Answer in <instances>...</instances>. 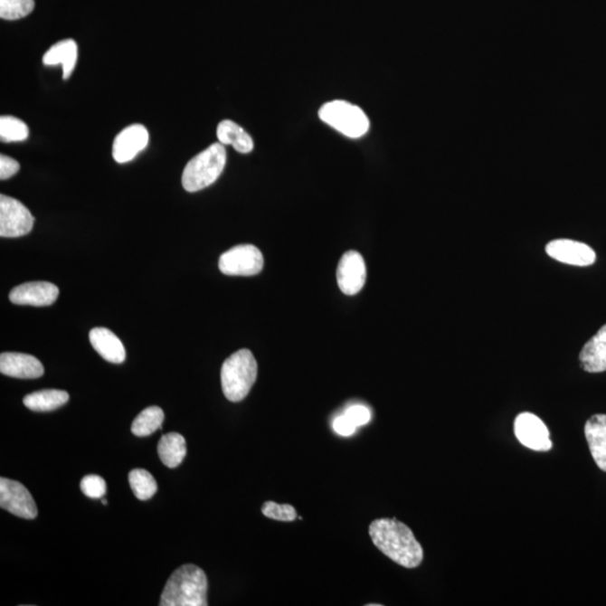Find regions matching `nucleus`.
Here are the masks:
<instances>
[{
    "instance_id": "1",
    "label": "nucleus",
    "mask_w": 606,
    "mask_h": 606,
    "mask_svg": "<svg viewBox=\"0 0 606 606\" xmlns=\"http://www.w3.org/2000/svg\"><path fill=\"white\" fill-rule=\"evenodd\" d=\"M373 544L400 566L416 568L422 563L423 550L412 530L396 519H377L368 528Z\"/></svg>"
},
{
    "instance_id": "2",
    "label": "nucleus",
    "mask_w": 606,
    "mask_h": 606,
    "mask_svg": "<svg viewBox=\"0 0 606 606\" xmlns=\"http://www.w3.org/2000/svg\"><path fill=\"white\" fill-rule=\"evenodd\" d=\"M208 581L202 568L188 563L178 568L166 582L161 606H207Z\"/></svg>"
},
{
    "instance_id": "3",
    "label": "nucleus",
    "mask_w": 606,
    "mask_h": 606,
    "mask_svg": "<svg viewBox=\"0 0 606 606\" xmlns=\"http://www.w3.org/2000/svg\"><path fill=\"white\" fill-rule=\"evenodd\" d=\"M222 388L231 402H241L249 395L258 379V362L249 349L232 354L223 364Z\"/></svg>"
},
{
    "instance_id": "4",
    "label": "nucleus",
    "mask_w": 606,
    "mask_h": 606,
    "mask_svg": "<svg viewBox=\"0 0 606 606\" xmlns=\"http://www.w3.org/2000/svg\"><path fill=\"white\" fill-rule=\"evenodd\" d=\"M227 153L222 143H214L198 156L191 158L182 174V185L188 193L207 188L225 169Z\"/></svg>"
},
{
    "instance_id": "5",
    "label": "nucleus",
    "mask_w": 606,
    "mask_h": 606,
    "mask_svg": "<svg viewBox=\"0 0 606 606\" xmlns=\"http://www.w3.org/2000/svg\"><path fill=\"white\" fill-rule=\"evenodd\" d=\"M319 118L345 137L360 138L370 128V120L360 107L344 100L327 102L319 110Z\"/></svg>"
},
{
    "instance_id": "6",
    "label": "nucleus",
    "mask_w": 606,
    "mask_h": 606,
    "mask_svg": "<svg viewBox=\"0 0 606 606\" xmlns=\"http://www.w3.org/2000/svg\"><path fill=\"white\" fill-rule=\"evenodd\" d=\"M34 217L18 200L0 195V236L17 239L29 234L34 226Z\"/></svg>"
},
{
    "instance_id": "7",
    "label": "nucleus",
    "mask_w": 606,
    "mask_h": 606,
    "mask_svg": "<svg viewBox=\"0 0 606 606\" xmlns=\"http://www.w3.org/2000/svg\"><path fill=\"white\" fill-rule=\"evenodd\" d=\"M263 267V254L254 245L232 247L219 259V270L225 275L251 277L262 271Z\"/></svg>"
},
{
    "instance_id": "8",
    "label": "nucleus",
    "mask_w": 606,
    "mask_h": 606,
    "mask_svg": "<svg viewBox=\"0 0 606 606\" xmlns=\"http://www.w3.org/2000/svg\"><path fill=\"white\" fill-rule=\"evenodd\" d=\"M0 507L22 519L33 520L37 516V507L29 489L13 479L0 478Z\"/></svg>"
},
{
    "instance_id": "9",
    "label": "nucleus",
    "mask_w": 606,
    "mask_h": 606,
    "mask_svg": "<svg viewBox=\"0 0 606 606\" xmlns=\"http://www.w3.org/2000/svg\"><path fill=\"white\" fill-rule=\"evenodd\" d=\"M515 432L521 444L529 450L537 451L552 450L553 444L549 440L548 428L542 419L534 413H520L515 421Z\"/></svg>"
},
{
    "instance_id": "10",
    "label": "nucleus",
    "mask_w": 606,
    "mask_h": 606,
    "mask_svg": "<svg viewBox=\"0 0 606 606\" xmlns=\"http://www.w3.org/2000/svg\"><path fill=\"white\" fill-rule=\"evenodd\" d=\"M150 142V134L146 126L133 124L124 128L116 137L113 144V157L118 163L134 160L139 153L146 150Z\"/></svg>"
},
{
    "instance_id": "11",
    "label": "nucleus",
    "mask_w": 606,
    "mask_h": 606,
    "mask_svg": "<svg viewBox=\"0 0 606 606\" xmlns=\"http://www.w3.org/2000/svg\"><path fill=\"white\" fill-rule=\"evenodd\" d=\"M366 282V265L363 256L355 251L343 255L337 268V283L345 295H357Z\"/></svg>"
},
{
    "instance_id": "12",
    "label": "nucleus",
    "mask_w": 606,
    "mask_h": 606,
    "mask_svg": "<svg viewBox=\"0 0 606 606\" xmlns=\"http://www.w3.org/2000/svg\"><path fill=\"white\" fill-rule=\"evenodd\" d=\"M545 251L550 258L558 262L575 267H589L594 264L596 254L593 249L584 242L572 240H554L545 246Z\"/></svg>"
},
{
    "instance_id": "13",
    "label": "nucleus",
    "mask_w": 606,
    "mask_h": 606,
    "mask_svg": "<svg viewBox=\"0 0 606 606\" xmlns=\"http://www.w3.org/2000/svg\"><path fill=\"white\" fill-rule=\"evenodd\" d=\"M59 288L53 283L39 281L21 284L9 293L14 305L48 307L59 298Z\"/></svg>"
},
{
    "instance_id": "14",
    "label": "nucleus",
    "mask_w": 606,
    "mask_h": 606,
    "mask_svg": "<svg viewBox=\"0 0 606 606\" xmlns=\"http://www.w3.org/2000/svg\"><path fill=\"white\" fill-rule=\"evenodd\" d=\"M0 372L16 379H39L44 374V367L36 357L27 354L3 353L0 355Z\"/></svg>"
},
{
    "instance_id": "15",
    "label": "nucleus",
    "mask_w": 606,
    "mask_h": 606,
    "mask_svg": "<svg viewBox=\"0 0 606 606\" xmlns=\"http://www.w3.org/2000/svg\"><path fill=\"white\" fill-rule=\"evenodd\" d=\"M90 340L95 351L107 362L121 364L125 361L124 345L111 330L93 328L90 333Z\"/></svg>"
},
{
    "instance_id": "16",
    "label": "nucleus",
    "mask_w": 606,
    "mask_h": 606,
    "mask_svg": "<svg viewBox=\"0 0 606 606\" xmlns=\"http://www.w3.org/2000/svg\"><path fill=\"white\" fill-rule=\"evenodd\" d=\"M585 437L592 457L600 469L606 472V414H595L585 424Z\"/></svg>"
},
{
    "instance_id": "17",
    "label": "nucleus",
    "mask_w": 606,
    "mask_h": 606,
    "mask_svg": "<svg viewBox=\"0 0 606 606\" xmlns=\"http://www.w3.org/2000/svg\"><path fill=\"white\" fill-rule=\"evenodd\" d=\"M580 361L582 370L586 372L606 371V325L584 345Z\"/></svg>"
},
{
    "instance_id": "18",
    "label": "nucleus",
    "mask_w": 606,
    "mask_h": 606,
    "mask_svg": "<svg viewBox=\"0 0 606 606\" xmlns=\"http://www.w3.org/2000/svg\"><path fill=\"white\" fill-rule=\"evenodd\" d=\"M43 64L48 67L61 64L63 69V79L68 80L71 76L78 61V45L71 39L58 42L46 51L43 55Z\"/></svg>"
},
{
    "instance_id": "19",
    "label": "nucleus",
    "mask_w": 606,
    "mask_h": 606,
    "mask_svg": "<svg viewBox=\"0 0 606 606\" xmlns=\"http://www.w3.org/2000/svg\"><path fill=\"white\" fill-rule=\"evenodd\" d=\"M217 137L223 146H232L237 152L247 154L253 151V138L235 121H221L217 128Z\"/></svg>"
},
{
    "instance_id": "20",
    "label": "nucleus",
    "mask_w": 606,
    "mask_h": 606,
    "mask_svg": "<svg viewBox=\"0 0 606 606\" xmlns=\"http://www.w3.org/2000/svg\"><path fill=\"white\" fill-rule=\"evenodd\" d=\"M157 453L160 456L162 463L166 468H178L186 455L185 437L178 432H170L163 435L157 444Z\"/></svg>"
},
{
    "instance_id": "21",
    "label": "nucleus",
    "mask_w": 606,
    "mask_h": 606,
    "mask_svg": "<svg viewBox=\"0 0 606 606\" xmlns=\"http://www.w3.org/2000/svg\"><path fill=\"white\" fill-rule=\"evenodd\" d=\"M70 399L69 393L61 390H43L23 399L26 408L35 412H49L62 407Z\"/></svg>"
},
{
    "instance_id": "22",
    "label": "nucleus",
    "mask_w": 606,
    "mask_h": 606,
    "mask_svg": "<svg viewBox=\"0 0 606 606\" xmlns=\"http://www.w3.org/2000/svg\"><path fill=\"white\" fill-rule=\"evenodd\" d=\"M165 421V412L161 408L153 405L143 410L132 424V432L137 437H147L162 428Z\"/></svg>"
},
{
    "instance_id": "23",
    "label": "nucleus",
    "mask_w": 606,
    "mask_h": 606,
    "mask_svg": "<svg viewBox=\"0 0 606 606\" xmlns=\"http://www.w3.org/2000/svg\"><path fill=\"white\" fill-rule=\"evenodd\" d=\"M130 488L133 489L135 497L141 501L150 500L157 492V483L146 469H133L128 475Z\"/></svg>"
},
{
    "instance_id": "24",
    "label": "nucleus",
    "mask_w": 606,
    "mask_h": 606,
    "mask_svg": "<svg viewBox=\"0 0 606 606\" xmlns=\"http://www.w3.org/2000/svg\"><path fill=\"white\" fill-rule=\"evenodd\" d=\"M29 135L30 128L25 121L14 118V116H2V118H0V138H2V142H23L29 137Z\"/></svg>"
},
{
    "instance_id": "25",
    "label": "nucleus",
    "mask_w": 606,
    "mask_h": 606,
    "mask_svg": "<svg viewBox=\"0 0 606 606\" xmlns=\"http://www.w3.org/2000/svg\"><path fill=\"white\" fill-rule=\"evenodd\" d=\"M34 6V0H0V17L6 21L21 20L30 15Z\"/></svg>"
},
{
    "instance_id": "26",
    "label": "nucleus",
    "mask_w": 606,
    "mask_h": 606,
    "mask_svg": "<svg viewBox=\"0 0 606 606\" xmlns=\"http://www.w3.org/2000/svg\"><path fill=\"white\" fill-rule=\"evenodd\" d=\"M262 514L270 519L291 522L297 519V511L290 505H278L273 501L265 502Z\"/></svg>"
},
{
    "instance_id": "27",
    "label": "nucleus",
    "mask_w": 606,
    "mask_h": 606,
    "mask_svg": "<svg viewBox=\"0 0 606 606\" xmlns=\"http://www.w3.org/2000/svg\"><path fill=\"white\" fill-rule=\"evenodd\" d=\"M80 488L88 497L101 498L106 494V482L98 475H87L82 478Z\"/></svg>"
},
{
    "instance_id": "28",
    "label": "nucleus",
    "mask_w": 606,
    "mask_h": 606,
    "mask_svg": "<svg viewBox=\"0 0 606 606\" xmlns=\"http://www.w3.org/2000/svg\"><path fill=\"white\" fill-rule=\"evenodd\" d=\"M345 416H346L349 421H351L356 427L364 426L370 422L372 414L370 410L365 407V405L355 404L349 407L346 412H345Z\"/></svg>"
},
{
    "instance_id": "29",
    "label": "nucleus",
    "mask_w": 606,
    "mask_h": 606,
    "mask_svg": "<svg viewBox=\"0 0 606 606\" xmlns=\"http://www.w3.org/2000/svg\"><path fill=\"white\" fill-rule=\"evenodd\" d=\"M21 166L16 160L7 156H0V179L7 180L20 171Z\"/></svg>"
},
{
    "instance_id": "30",
    "label": "nucleus",
    "mask_w": 606,
    "mask_h": 606,
    "mask_svg": "<svg viewBox=\"0 0 606 606\" xmlns=\"http://www.w3.org/2000/svg\"><path fill=\"white\" fill-rule=\"evenodd\" d=\"M333 427L338 435L345 437L353 435L357 428L345 414L335 419Z\"/></svg>"
},
{
    "instance_id": "31",
    "label": "nucleus",
    "mask_w": 606,
    "mask_h": 606,
    "mask_svg": "<svg viewBox=\"0 0 606 606\" xmlns=\"http://www.w3.org/2000/svg\"><path fill=\"white\" fill-rule=\"evenodd\" d=\"M107 503H109V502H107V500H102V505L107 506Z\"/></svg>"
}]
</instances>
